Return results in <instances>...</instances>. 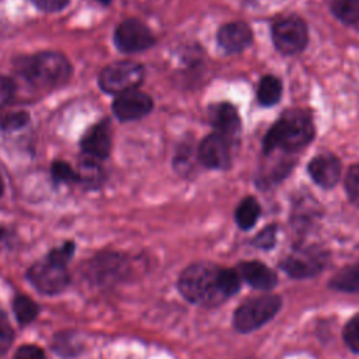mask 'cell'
Segmentation results:
<instances>
[{
	"mask_svg": "<svg viewBox=\"0 0 359 359\" xmlns=\"http://www.w3.org/2000/svg\"><path fill=\"white\" fill-rule=\"evenodd\" d=\"M50 177L55 184H77V171L63 160H55L50 165Z\"/></svg>",
	"mask_w": 359,
	"mask_h": 359,
	"instance_id": "25",
	"label": "cell"
},
{
	"mask_svg": "<svg viewBox=\"0 0 359 359\" xmlns=\"http://www.w3.org/2000/svg\"><path fill=\"white\" fill-rule=\"evenodd\" d=\"M3 194H4V180H3V177L0 174V198H1Z\"/></svg>",
	"mask_w": 359,
	"mask_h": 359,
	"instance_id": "36",
	"label": "cell"
},
{
	"mask_svg": "<svg viewBox=\"0 0 359 359\" xmlns=\"http://www.w3.org/2000/svg\"><path fill=\"white\" fill-rule=\"evenodd\" d=\"M307 25L299 17H286L272 25L273 45L283 55L302 52L307 45Z\"/></svg>",
	"mask_w": 359,
	"mask_h": 359,
	"instance_id": "9",
	"label": "cell"
},
{
	"mask_svg": "<svg viewBox=\"0 0 359 359\" xmlns=\"http://www.w3.org/2000/svg\"><path fill=\"white\" fill-rule=\"evenodd\" d=\"M276 243V224H269L262 229L254 238L252 245L261 250H271Z\"/></svg>",
	"mask_w": 359,
	"mask_h": 359,
	"instance_id": "31",
	"label": "cell"
},
{
	"mask_svg": "<svg viewBox=\"0 0 359 359\" xmlns=\"http://www.w3.org/2000/svg\"><path fill=\"white\" fill-rule=\"evenodd\" d=\"M13 237H14V236H13V231H11L8 227L0 224V251H1L4 247H8V245L11 244Z\"/></svg>",
	"mask_w": 359,
	"mask_h": 359,
	"instance_id": "35",
	"label": "cell"
},
{
	"mask_svg": "<svg viewBox=\"0 0 359 359\" xmlns=\"http://www.w3.org/2000/svg\"><path fill=\"white\" fill-rule=\"evenodd\" d=\"M328 264V252L317 245L294 248L279 266L293 279H307L318 275Z\"/></svg>",
	"mask_w": 359,
	"mask_h": 359,
	"instance_id": "7",
	"label": "cell"
},
{
	"mask_svg": "<svg viewBox=\"0 0 359 359\" xmlns=\"http://www.w3.org/2000/svg\"><path fill=\"white\" fill-rule=\"evenodd\" d=\"M43 13H57L66 8L70 0H28Z\"/></svg>",
	"mask_w": 359,
	"mask_h": 359,
	"instance_id": "34",
	"label": "cell"
},
{
	"mask_svg": "<svg viewBox=\"0 0 359 359\" xmlns=\"http://www.w3.org/2000/svg\"><path fill=\"white\" fill-rule=\"evenodd\" d=\"M29 123L27 111H13L0 116V128L3 130H18Z\"/></svg>",
	"mask_w": 359,
	"mask_h": 359,
	"instance_id": "27",
	"label": "cell"
},
{
	"mask_svg": "<svg viewBox=\"0 0 359 359\" xmlns=\"http://www.w3.org/2000/svg\"><path fill=\"white\" fill-rule=\"evenodd\" d=\"M252 41V32L245 22L224 24L217 32L219 45L229 53L244 50Z\"/></svg>",
	"mask_w": 359,
	"mask_h": 359,
	"instance_id": "17",
	"label": "cell"
},
{
	"mask_svg": "<svg viewBox=\"0 0 359 359\" xmlns=\"http://www.w3.org/2000/svg\"><path fill=\"white\" fill-rule=\"evenodd\" d=\"M77 171V184L86 189H98L104 182V170L100 161L81 157Z\"/></svg>",
	"mask_w": 359,
	"mask_h": 359,
	"instance_id": "18",
	"label": "cell"
},
{
	"mask_svg": "<svg viewBox=\"0 0 359 359\" xmlns=\"http://www.w3.org/2000/svg\"><path fill=\"white\" fill-rule=\"evenodd\" d=\"M345 189L349 201L359 206V164H355L349 168L345 177Z\"/></svg>",
	"mask_w": 359,
	"mask_h": 359,
	"instance_id": "30",
	"label": "cell"
},
{
	"mask_svg": "<svg viewBox=\"0 0 359 359\" xmlns=\"http://www.w3.org/2000/svg\"><path fill=\"white\" fill-rule=\"evenodd\" d=\"M74 252H76V243L73 240H67L62 245H57V247H53L52 250H49L45 257L56 264L67 266V264L73 258Z\"/></svg>",
	"mask_w": 359,
	"mask_h": 359,
	"instance_id": "26",
	"label": "cell"
},
{
	"mask_svg": "<svg viewBox=\"0 0 359 359\" xmlns=\"http://www.w3.org/2000/svg\"><path fill=\"white\" fill-rule=\"evenodd\" d=\"M112 147V136L111 126L108 119H102L94 123L87 132L83 135L80 140V149L83 157L102 161L108 158Z\"/></svg>",
	"mask_w": 359,
	"mask_h": 359,
	"instance_id": "11",
	"label": "cell"
},
{
	"mask_svg": "<svg viewBox=\"0 0 359 359\" xmlns=\"http://www.w3.org/2000/svg\"><path fill=\"white\" fill-rule=\"evenodd\" d=\"M241 278L236 269L220 268L209 262L187 266L178 278V290L192 304L216 307L236 294Z\"/></svg>",
	"mask_w": 359,
	"mask_h": 359,
	"instance_id": "1",
	"label": "cell"
},
{
	"mask_svg": "<svg viewBox=\"0 0 359 359\" xmlns=\"http://www.w3.org/2000/svg\"><path fill=\"white\" fill-rule=\"evenodd\" d=\"M13 314L21 327H25L35 321L39 316L41 307L27 294H15L11 302Z\"/></svg>",
	"mask_w": 359,
	"mask_h": 359,
	"instance_id": "20",
	"label": "cell"
},
{
	"mask_svg": "<svg viewBox=\"0 0 359 359\" xmlns=\"http://www.w3.org/2000/svg\"><path fill=\"white\" fill-rule=\"evenodd\" d=\"M100 3H102V4H109L112 0H98Z\"/></svg>",
	"mask_w": 359,
	"mask_h": 359,
	"instance_id": "37",
	"label": "cell"
},
{
	"mask_svg": "<svg viewBox=\"0 0 359 359\" xmlns=\"http://www.w3.org/2000/svg\"><path fill=\"white\" fill-rule=\"evenodd\" d=\"M342 338L346 344V346L355 352L359 353V314L353 316L344 327Z\"/></svg>",
	"mask_w": 359,
	"mask_h": 359,
	"instance_id": "28",
	"label": "cell"
},
{
	"mask_svg": "<svg viewBox=\"0 0 359 359\" xmlns=\"http://www.w3.org/2000/svg\"><path fill=\"white\" fill-rule=\"evenodd\" d=\"M307 171L317 185L330 189L334 188L341 178V161L331 153H323L309 163Z\"/></svg>",
	"mask_w": 359,
	"mask_h": 359,
	"instance_id": "14",
	"label": "cell"
},
{
	"mask_svg": "<svg viewBox=\"0 0 359 359\" xmlns=\"http://www.w3.org/2000/svg\"><path fill=\"white\" fill-rule=\"evenodd\" d=\"M25 278L38 293L45 296L60 294L70 285L67 266L56 264L46 257L29 265Z\"/></svg>",
	"mask_w": 359,
	"mask_h": 359,
	"instance_id": "6",
	"label": "cell"
},
{
	"mask_svg": "<svg viewBox=\"0 0 359 359\" xmlns=\"http://www.w3.org/2000/svg\"><path fill=\"white\" fill-rule=\"evenodd\" d=\"M14 330L8 320V316L0 310V355H4L14 342Z\"/></svg>",
	"mask_w": 359,
	"mask_h": 359,
	"instance_id": "29",
	"label": "cell"
},
{
	"mask_svg": "<svg viewBox=\"0 0 359 359\" xmlns=\"http://www.w3.org/2000/svg\"><path fill=\"white\" fill-rule=\"evenodd\" d=\"M259 215H261V206L258 201L252 196H248L238 203L234 217H236V223L241 230H250L251 227L255 226Z\"/></svg>",
	"mask_w": 359,
	"mask_h": 359,
	"instance_id": "21",
	"label": "cell"
},
{
	"mask_svg": "<svg viewBox=\"0 0 359 359\" xmlns=\"http://www.w3.org/2000/svg\"><path fill=\"white\" fill-rule=\"evenodd\" d=\"M236 271L238 272L241 280L262 292L272 290L278 283V276L275 271H272L268 265L259 261L240 262Z\"/></svg>",
	"mask_w": 359,
	"mask_h": 359,
	"instance_id": "16",
	"label": "cell"
},
{
	"mask_svg": "<svg viewBox=\"0 0 359 359\" xmlns=\"http://www.w3.org/2000/svg\"><path fill=\"white\" fill-rule=\"evenodd\" d=\"M209 121L216 129V133L222 135L227 140H234L241 128L237 109L229 102H220L209 108Z\"/></svg>",
	"mask_w": 359,
	"mask_h": 359,
	"instance_id": "15",
	"label": "cell"
},
{
	"mask_svg": "<svg viewBox=\"0 0 359 359\" xmlns=\"http://www.w3.org/2000/svg\"><path fill=\"white\" fill-rule=\"evenodd\" d=\"M17 73L29 84L41 88L65 86L73 73L69 59L56 50H43L15 59Z\"/></svg>",
	"mask_w": 359,
	"mask_h": 359,
	"instance_id": "2",
	"label": "cell"
},
{
	"mask_svg": "<svg viewBox=\"0 0 359 359\" xmlns=\"http://www.w3.org/2000/svg\"><path fill=\"white\" fill-rule=\"evenodd\" d=\"M13 359H46L45 352L39 345L24 344L17 348L13 355Z\"/></svg>",
	"mask_w": 359,
	"mask_h": 359,
	"instance_id": "32",
	"label": "cell"
},
{
	"mask_svg": "<svg viewBox=\"0 0 359 359\" xmlns=\"http://www.w3.org/2000/svg\"><path fill=\"white\" fill-rule=\"evenodd\" d=\"M328 286L338 292L359 293V264H352L339 269L330 279Z\"/></svg>",
	"mask_w": 359,
	"mask_h": 359,
	"instance_id": "19",
	"label": "cell"
},
{
	"mask_svg": "<svg viewBox=\"0 0 359 359\" xmlns=\"http://www.w3.org/2000/svg\"><path fill=\"white\" fill-rule=\"evenodd\" d=\"M314 137V125L307 111L290 109L285 112L266 132L262 140V151L269 154L273 150L297 151L307 146Z\"/></svg>",
	"mask_w": 359,
	"mask_h": 359,
	"instance_id": "3",
	"label": "cell"
},
{
	"mask_svg": "<svg viewBox=\"0 0 359 359\" xmlns=\"http://www.w3.org/2000/svg\"><path fill=\"white\" fill-rule=\"evenodd\" d=\"M153 109V100L143 91L132 90L115 97L112 102L114 115L122 121H137L149 115Z\"/></svg>",
	"mask_w": 359,
	"mask_h": 359,
	"instance_id": "12",
	"label": "cell"
},
{
	"mask_svg": "<svg viewBox=\"0 0 359 359\" xmlns=\"http://www.w3.org/2000/svg\"><path fill=\"white\" fill-rule=\"evenodd\" d=\"M144 79L142 65L132 60H118L105 66L98 74L100 88L112 95H119L126 91L137 90Z\"/></svg>",
	"mask_w": 359,
	"mask_h": 359,
	"instance_id": "5",
	"label": "cell"
},
{
	"mask_svg": "<svg viewBox=\"0 0 359 359\" xmlns=\"http://www.w3.org/2000/svg\"><path fill=\"white\" fill-rule=\"evenodd\" d=\"M198 157L208 168H227L230 165V140L216 132L208 135L199 144Z\"/></svg>",
	"mask_w": 359,
	"mask_h": 359,
	"instance_id": "13",
	"label": "cell"
},
{
	"mask_svg": "<svg viewBox=\"0 0 359 359\" xmlns=\"http://www.w3.org/2000/svg\"><path fill=\"white\" fill-rule=\"evenodd\" d=\"M282 309V299L273 293H265L247 300L237 307L233 317L234 328L248 334L269 323Z\"/></svg>",
	"mask_w": 359,
	"mask_h": 359,
	"instance_id": "4",
	"label": "cell"
},
{
	"mask_svg": "<svg viewBox=\"0 0 359 359\" xmlns=\"http://www.w3.org/2000/svg\"><path fill=\"white\" fill-rule=\"evenodd\" d=\"M282 95V83L275 76H265L261 79L257 97L261 105L264 107H272L276 102H279Z\"/></svg>",
	"mask_w": 359,
	"mask_h": 359,
	"instance_id": "22",
	"label": "cell"
},
{
	"mask_svg": "<svg viewBox=\"0 0 359 359\" xmlns=\"http://www.w3.org/2000/svg\"><path fill=\"white\" fill-rule=\"evenodd\" d=\"M330 10L344 24H359V0H330Z\"/></svg>",
	"mask_w": 359,
	"mask_h": 359,
	"instance_id": "23",
	"label": "cell"
},
{
	"mask_svg": "<svg viewBox=\"0 0 359 359\" xmlns=\"http://www.w3.org/2000/svg\"><path fill=\"white\" fill-rule=\"evenodd\" d=\"M129 272L125 255L115 251H104L93 257L86 268L87 278L98 286H111L121 282Z\"/></svg>",
	"mask_w": 359,
	"mask_h": 359,
	"instance_id": "8",
	"label": "cell"
},
{
	"mask_svg": "<svg viewBox=\"0 0 359 359\" xmlns=\"http://www.w3.org/2000/svg\"><path fill=\"white\" fill-rule=\"evenodd\" d=\"M156 39L150 28L136 18L123 20L114 32V43L123 53L143 52L154 45Z\"/></svg>",
	"mask_w": 359,
	"mask_h": 359,
	"instance_id": "10",
	"label": "cell"
},
{
	"mask_svg": "<svg viewBox=\"0 0 359 359\" xmlns=\"http://www.w3.org/2000/svg\"><path fill=\"white\" fill-rule=\"evenodd\" d=\"M14 93H15L14 81L7 76L0 74V108H4L7 104L11 102Z\"/></svg>",
	"mask_w": 359,
	"mask_h": 359,
	"instance_id": "33",
	"label": "cell"
},
{
	"mask_svg": "<svg viewBox=\"0 0 359 359\" xmlns=\"http://www.w3.org/2000/svg\"><path fill=\"white\" fill-rule=\"evenodd\" d=\"M53 351L62 358H74L79 355V345L74 344V337L70 331L55 334Z\"/></svg>",
	"mask_w": 359,
	"mask_h": 359,
	"instance_id": "24",
	"label": "cell"
}]
</instances>
